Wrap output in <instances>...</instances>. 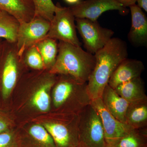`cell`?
Segmentation results:
<instances>
[{"instance_id":"1","label":"cell","mask_w":147,"mask_h":147,"mask_svg":"<svg viewBox=\"0 0 147 147\" xmlns=\"http://www.w3.org/2000/svg\"><path fill=\"white\" fill-rule=\"evenodd\" d=\"M95 65L87 82L92 100L101 97L111 76L122 61L127 58V45L118 38H112L94 54Z\"/></svg>"},{"instance_id":"2","label":"cell","mask_w":147,"mask_h":147,"mask_svg":"<svg viewBox=\"0 0 147 147\" xmlns=\"http://www.w3.org/2000/svg\"><path fill=\"white\" fill-rule=\"evenodd\" d=\"M95 62L94 55L81 46L59 41L57 59L49 71L56 75H68L85 83L88 81Z\"/></svg>"},{"instance_id":"3","label":"cell","mask_w":147,"mask_h":147,"mask_svg":"<svg viewBox=\"0 0 147 147\" xmlns=\"http://www.w3.org/2000/svg\"><path fill=\"white\" fill-rule=\"evenodd\" d=\"M53 92V101L56 109L70 106L74 114L78 115L91 103L87 82H82L68 75L59 74Z\"/></svg>"},{"instance_id":"4","label":"cell","mask_w":147,"mask_h":147,"mask_svg":"<svg viewBox=\"0 0 147 147\" xmlns=\"http://www.w3.org/2000/svg\"><path fill=\"white\" fill-rule=\"evenodd\" d=\"M79 145L82 147H106L100 116L91 104L79 114Z\"/></svg>"},{"instance_id":"5","label":"cell","mask_w":147,"mask_h":147,"mask_svg":"<svg viewBox=\"0 0 147 147\" xmlns=\"http://www.w3.org/2000/svg\"><path fill=\"white\" fill-rule=\"evenodd\" d=\"M58 3L59 7L50 22V29L46 37L82 46L76 33L75 17L71 9L69 7H63Z\"/></svg>"},{"instance_id":"6","label":"cell","mask_w":147,"mask_h":147,"mask_svg":"<svg viewBox=\"0 0 147 147\" xmlns=\"http://www.w3.org/2000/svg\"><path fill=\"white\" fill-rule=\"evenodd\" d=\"M76 30L82 37L87 51L94 55L113 38L114 32L103 28L97 21L75 18Z\"/></svg>"},{"instance_id":"7","label":"cell","mask_w":147,"mask_h":147,"mask_svg":"<svg viewBox=\"0 0 147 147\" xmlns=\"http://www.w3.org/2000/svg\"><path fill=\"white\" fill-rule=\"evenodd\" d=\"M0 56L3 59L1 76L2 95L4 98H7L17 83L19 65L24 62V60L23 57L18 55L16 42L5 40L2 45Z\"/></svg>"},{"instance_id":"8","label":"cell","mask_w":147,"mask_h":147,"mask_svg":"<svg viewBox=\"0 0 147 147\" xmlns=\"http://www.w3.org/2000/svg\"><path fill=\"white\" fill-rule=\"evenodd\" d=\"M50 26V21L38 16H34L29 22L20 24L16 42L19 56L23 57L28 48L45 38Z\"/></svg>"},{"instance_id":"9","label":"cell","mask_w":147,"mask_h":147,"mask_svg":"<svg viewBox=\"0 0 147 147\" xmlns=\"http://www.w3.org/2000/svg\"><path fill=\"white\" fill-rule=\"evenodd\" d=\"M79 114H73L67 120L55 121L44 124L57 147H76L78 139Z\"/></svg>"},{"instance_id":"10","label":"cell","mask_w":147,"mask_h":147,"mask_svg":"<svg viewBox=\"0 0 147 147\" xmlns=\"http://www.w3.org/2000/svg\"><path fill=\"white\" fill-rule=\"evenodd\" d=\"M69 7L75 18L92 21H97L102 13L108 11L117 10L122 15L128 13L127 9L116 0H82Z\"/></svg>"},{"instance_id":"11","label":"cell","mask_w":147,"mask_h":147,"mask_svg":"<svg viewBox=\"0 0 147 147\" xmlns=\"http://www.w3.org/2000/svg\"><path fill=\"white\" fill-rule=\"evenodd\" d=\"M91 104L100 116L106 144H111L133 129L113 117L105 108L100 98L92 100Z\"/></svg>"},{"instance_id":"12","label":"cell","mask_w":147,"mask_h":147,"mask_svg":"<svg viewBox=\"0 0 147 147\" xmlns=\"http://www.w3.org/2000/svg\"><path fill=\"white\" fill-rule=\"evenodd\" d=\"M131 15V26L127 38L135 47L147 45V18L142 9L137 4L129 7Z\"/></svg>"},{"instance_id":"13","label":"cell","mask_w":147,"mask_h":147,"mask_svg":"<svg viewBox=\"0 0 147 147\" xmlns=\"http://www.w3.org/2000/svg\"><path fill=\"white\" fill-rule=\"evenodd\" d=\"M144 69V65L142 61L127 58L118 66L110 77L108 84L115 89L124 83L141 77Z\"/></svg>"},{"instance_id":"14","label":"cell","mask_w":147,"mask_h":147,"mask_svg":"<svg viewBox=\"0 0 147 147\" xmlns=\"http://www.w3.org/2000/svg\"><path fill=\"white\" fill-rule=\"evenodd\" d=\"M100 98L109 113L120 121L125 123V115L129 103L108 84Z\"/></svg>"},{"instance_id":"15","label":"cell","mask_w":147,"mask_h":147,"mask_svg":"<svg viewBox=\"0 0 147 147\" xmlns=\"http://www.w3.org/2000/svg\"><path fill=\"white\" fill-rule=\"evenodd\" d=\"M0 10L10 14L20 24L29 22L34 16L32 0H0Z\"/></svg>"},{"instance_id":"16","label":"cell","mask_w":147,"mask_h":147,"mask_svg":"<svg viewBox=\"0 0 147 147\" xmlns=\"http://www.w3.org/2000/svg\"><path fill=\"white\" fill-rule=\"evenodd\" d=\"M114 89L129 104L147 100L144 83L141 77L121 84Z\"/></svg>"},{"instance_id":"17","label":"cell","mask_w":147,"mask_h":147,"mask_svg":"<svg viewBox=\"0 0 147 147\" xmlns=\"http://www.w3.org/2000/svg\"><path fill=\"white\" fill-rule=\"evenodd\" d=\"M125 123L133 129L147 127V100L129 104L125 115Z\"/></svg>"},{"instance_id":"18","label":"cell","mask_w":147,"mask_h":147,"mask_svg":"<svg viewBox=\"0 0 147 147\" xmlns=\"http://www.w3.org/2000/svg\"><path fill=\"white\" fill-rule=\"evenodd\" d=\"M56 75L50 72L49 76L40 84L32 99L33 105L41 112H47L50 109V99L48 92L55 84Z\"/></svg>"},{"instance_id":"19","label":"cell","mask_w":147,"mask_h":147,"mask_svg":"<svg viewBox=\"0 0 147 147\" xmlns=\"http://www.w3.org/2000/svg\"><path fill=\"white\" fill-rule=\"evenodd\" d=\"M58 42L57 40L45 37L35 44L42 57L45 68L50 71L55 63L58 53Z\"/></svg>"},{"instance_id":"20","label":"cell","mask_w":147,"mask_h":147,"mask_svg":"<svg viewBox=\"0 0 147 147\" xmlns=\"http://www.w3.org/2000/svg\"><path fill=\"white\" fill-rule=\"evenodd\" d=\"M108 144L115 147H147V127L132 129L124 136Z\"/></svg>"},{"instance_id":"21","label":"cell","mask_w":147,"mask_h":147,"mask_svg":"<svg viewBox=\"0 0 147 147\" xmlns=\"http://www.w3.org/2000/svg\"><path fill=\"white\" fill-rule=\"evenodd\" d=\"M20 23L10 14L0 10V39L16 42Z\"/></svg>"},{"instance_id":"22","label":"cell","mask_w":147,"mask_h":147,"mask_svg":"<svg viewBox=\"0 0 147 147\" xmlns=\"http://www.w3.org/2000/svg\"><path fill=\"white\" fill-rule=\"evenodd\" d=\"M34 7V16L42 17L50 22L57 10L58 3L55 5L52 0H32Z\"/></svg>"},{"instance_id":"23","label":"cell","mask_w":147,"mask_h":147,"mask_svg":"<svg viewBox=\"0 0 147 147\" xmlns=\"http://www.w3.org/2000/svg\"><path fill=\"white\" fill-rule=\"evenodd\" d=\"M23 58L26 64L33 69L41 70L45 69L42 57L35 45L25 51Z\"/></svg>"},{"instance_id":"24","label":"cell","mask_w":147,"mask_h":147,"mask_svg":"<svg viewBox=\"0 0 147 147\" xmlns=\"http://www.w3.org/2000/svg\"><path fill=\"white\" fill-rule=\"evenodd\" d=\"M28 133L34 139L47 144L56 145L53 138L46 129L42 125H33L29 129Z\"/></svg>"},{"instance_id":"25","label":"cell","mask_w":147,"mask_h":147,"mask_svg":"<svg viewBox=\"0 0 147 147\" xmlns=\"http://www.w3.org/2000/svg\"><path fill=\"white\" fill-rule=\"evenodd\" d=\"M0 147H20L16 137L7 131L0 133Z\"/></svg>"},{"instance_id":"26","label":"cell","mask_w":147,"mask_h":147,"mask_svg":"<svg viewBox=\"0 0 147 147\" xmlns=\"http://www.w3.org/2000/svg\"><path fill=\"white\" fill-rule=\"evenodd\" d=\"M8 122L3 116L0 114V133L8 131Z\"/></svg>"},{"instance_id":"27","label":"cell","mask_w":147,"mask_h":147,"mask_svg":"<svg viewBox=\"0 0 147 147\" xmlns=\"http://www.w3.org/2000/svg\"><path fill=\"white\" fill-rule=\"evenodd\" d=\"M123 6L124 7H129L136 4L137 0H116Z\"/></svg>"},{"instance_id":"28","label":"cell","mask_w":147,"mask_h":147,"mask_svg":"<svg viewBox=\"0 0 147 147\" xmlns=\"http://www.w3.org/2000/svg\"><path fill=\"white\" fill-rule=\"evenodd\" d=\"M137 2L139 7L147 12V0H137Z\"/></svg>"},{"instance_id":"29","label":"cell","mask_w":147,"mask_h":147,"mask_svg":"<svg viewBox=\"0 0 147 147\" xmlns=\"http://www.w3.org/2000/svg\"><path fill=\"white\" fill-rule=\"evenodd\" d=\"M67 3L71 6L75 5L80 2L82 0H64Z\"/></svg>"},{"instance_id":"30","label":"cell","mask_w":147,"mask_h":147,"mask_svg":"<svg viewBox=\"0 0 147 147\" xmlns=\"http://www.w3.org/2000/svg\"><path fill=\"white\" fill-rule=\"evenodd\" d=\"M106 147H115L113 145L108 144H106Z\"/></svg>"},{"instance_id":"31","label":"cell","mask_w":147,"mask_h":147,"mask_svg":"<svg viewBox=\"0 0 147 147\" xmlns=\"http://www.w3.org/2000/svg\"><path fill=\"white\" fill-rule=\"evenodd\" d=\"M2 45V44L0 42V53H1V49Z\"/></svg>"},{"instance_id":"32","label":"cell","mask_w":147,"mask_h":147,"mask_svg":"<svg viewBox=\"0 0 147 147\" xmlns=\"http://www.w3.org/2000/svg\"><path fill=\"white\" fill-rule=\"evenodd\" d=\"M76 147H82L81 146H78Z\"/></svg>"}]
</instances>
